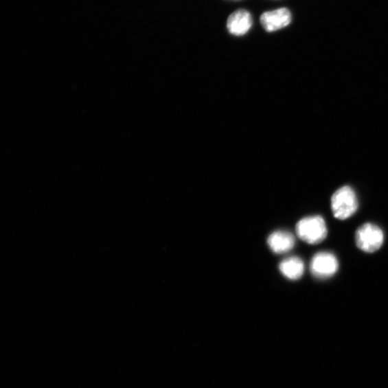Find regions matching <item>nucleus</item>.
I'll list each match as a JSON object with an SVG mask.
<instances>
[{"mask_svg": "<svg viewBox=\"0 0 388 388\" xmlns=\"http://www.w3.org/2000/svg\"><path fill=\"white\" fill-rule=\"evenodd\" d=\"M358 209V200L350 186H343L332 197V210L335 218L345 220Z\"/></svg>", "mask_w": 388, "mask_h": 388, "instance_id": "f257e3e1", "label": "nucleus"}, {"mask_svg": "<svg viewBox=\"0 0 388 388\" xmlns=\"http://www.w3.org/2000/svg\"><path fill=\"white\" fill-rule=\"evenodd\" d=\"M298 237L310 244L323 242L328 234V227L320 216L306 217L297 225Z\"/></svg>", "mask_w": 388, "mask_h": 388, "instance_id": "f03ea898", "label": "nucleus"}, {"mask_svg": "<svg viewBox=\"0 0 388 388\" xmlns=\"http://www.w3.org/2000/svg\"><path fill=\"white\" fill-rule=\"evenodd\" d=\"M355 240L356 246L363 252L375 253L383 244L384 233L377 225L367 223L356 231Z\"/></svg>", "mask_w": 388, "mask_h": 388, "instance_id": "7ed1b4c3", "label": "nucleus"}, {"mask_svg": "<svg viewBox=\"0 0 388 388\" xmlns=\"http://www.w3.org/2000/svg\"><path fill=\"white\" fill-rule=\"evenodd\" d=\"M310 269L316 277L329 278L337 272L339 262L332 253L321 252L314 256Z\"/></svg>", "mask_w": 388, "mask_h": 388, "instance_id": "20e7f679", "label": "nucleus"}, {"mask_svg": "<svg viewBox=\"0 0 388 388\" xmlns=\"http://www.w3.org/2000/svg\"><path fill=\"white\" fill-rule=\"evenodd\" d=\"M291 22V13L287 8L264 12L260 23L268 32H275L288 26Z\"/></svg>", "mask_w": 388, "mask_h": 388, "instance_id": "39448f33", "label": "nucleus"}, {"mask_svg": "<svg viewBox=\"0 0 388 388\" xmlns=\"http://www.w3.org/2000/svg\"><path fill=\"white\" fill-rule=\"evenodd\" d=\"M252 25L253 19L251 13L244 10H238L230 15L227 27L231 35L242 36L250 30Z\"/></svg>", "mask_w": 388, "mask_h": 388, "instance_id": "423d86ee", "label": "nucleus"}, {"mask_svg": "<svg viewBox=\"0 0 388 388\" xmlns=\"http://www.w3.org/2000/svg\"><path fill=\"white\" fill-rule=\"evenodd\" d=\"M271 250L276 254H284L290 251L295 245V238L286 231H277L268 239Z\"/></svg>", "mask_w": 388, "mask_h": 388, "instance_id": "0eeeda50", "label": "nucleus"}, {"mask_svg": "<svg viewBox=\"0 0 388 388\" xmlns=\"http://www.w3.org/2000/svg\"><path fill=\"white\" fill-rule=\"evenodd\" d=\"M282 274L290 280H298L304 274V264L298 257H291L283 260L279 266Z\"/></svg>", "mask_w": 388, "mask_h": 388, "instance_id": "6e6552de", "label": "nucleus"}]
</instances>
